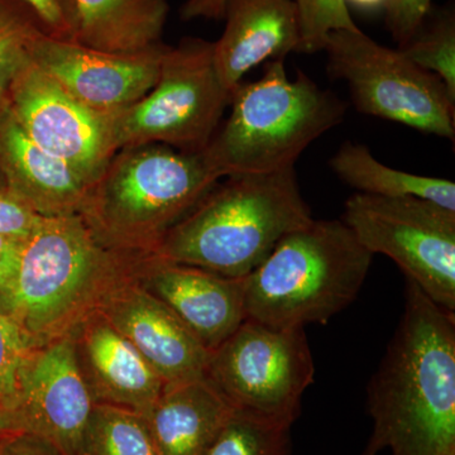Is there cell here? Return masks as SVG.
<instances>
[{
    "mask_svg": "<svg viewBox=\"0 0 455 455\" xmlns=\"http://www.w3.org/2000/svg\"><path fill=\"white\" fill-rule=\"evenodd\" d=\"M44 220L16 197L0 194V235L27 239Z\"/></svg>",
    "mask_w": 455,
    "mask_h": 455,
    "instance_id": "30",
    "label": "cell"
},
{
    "mask_svg": "<svg viewBox=\"0 0 455 455\" xmlns=\"http://www.w3.org/2000/svg\"><path fill=\"white\" fill-rule=\"evenodd\" d=\"M235 410L205 379L164 386L145 419L160 455H204Z\"/></svg>",
    "mask_w": 455,
    "mask_h": 455,
    "instance_id": "19",
    "label": "cell"
},
{
    "mask_svg": "<svg viewBox=\"0 0 455 455\" xmlns=\"http://www.w3.org/2000/svg\"><path fill=\"white\" fill-rule=\"evenodd\" d=\"M79 455H160L145 416L95 403Z\"/></svg>",
    "mask_w": 455,
    "mask_h": 455,
    "instance_id": "22",
    "label": "cell"
},
{
    "mask_svg": "<svg viewBox=\"0 0 455 455\" xmlns=\"http://www.w3.org/2000/svg\"><path fill=\"white\" fill-rule=\"evenodd\" d=\"M301 28V52L324 50L329 33L357 31L359 27L350 16L343 0H295Z\"/></svg>",
    "mask_w": 455,
    "mask_h": 455,
    "instance_id": "27",
    "label": "cell"
},
{
    "mask_svg": "<svg viewBox=\"0 0 455 455\" xmlns=\"http://www.w3.org/2000/svg\"><path fill=\"white\" fill-rule=\"evenodd\" d=\"M35 344L25 331L0 313V415L11 414L17 405L20 377ZM4 424V423H3Z\"/></svg>",
    "mask_w": 455,
    "mask_h": 455,
    "instance_id": "26",
    "label": "cell"
},
{
    "mask_svg": "<svg viewBox=\"0 0 455 455\" xmlns=\"http://www.w3.org/2000/svg\"><path fill=\"white\" fill-rule=\"evenodd\" d=\"M94 406L68 335L33 347L20 371L17 405L3 423L7 431L35 434L65 455H79Z\"/></svg>",
    "mask_w": 455,
    "mask_h": 455,
    "instance_id": "12",
    "label": "cell"
},
{
    "mask_svg": "<svg viewBox=\"0 0 455 455\" xmlns=\"http://www.w3.org/2000/svg\"><path fill=\"white\" fill-rule=\"evenodd\" d=\"M315 376L305 328L253 319L211 352L206 379L235 412L291 427Z\"/></svg>",
    "mask_w": 455,
    "mask_h": 455,
    "instance_id": "8",
    "label": "cell"
},
{
    "mask_svg": "<svg viewBox=\"0 0 455 455\" xmlns=\"http://www.w3.org/2000/svg\"><path fill=\"white\" fill-rule=\"evenodd\" d=\"M433 0H390L385 11L386 25L398 47L407 44L429 16Z\"/></svg>",
    "mask_w": 455,
    "mask_h": 455,
    "instance_id": "29",
    "label": "cell"
},
{
    "mask_svg": "<svg viewBox=\"0 0 455 455\" xmlns=\"http://www.w3.org/2000/svg\"><path fill=\"white\" fill-rule=\"evenodd\" d=\"M0 172L9 196L41 217L82 211L88 185L64 161L29 139L7 103L0 107Z\"/></svg>",
    "mask_w": 455,
    "mask_h": 455,
    "instance_id": "18",
    "label": "cell"
},
{
    "mask_svg": "<svg viewBox=\"0 0 455 455\" xmlns=\"http://www.w3.org/2000/svg\"><path fill=\"white\" fill-rule=\"evenodd\" d=\"M372 260L343 220H313L244 278L245 319L280 328L325 324L357 299Z\"/></svg>",
    "mask_w": 455,
    "mask_h": 455,
    "instance_id": "6",
    "label": "cell"
},
{
    "mask_svg": "<svg viewBox=\"0 0 455 455\" xmlns=\"http://www.w3.org/2000/svg\"><path fill=\"white\" fill-rule=\"evenodd\" d=\"M137 283L163 301L209 352L247 317L244 278L220 276L154 253L143 259Z\"/></svg>",
    "mask_w": 455,
    "mask_h": 455,
    "instance_id": "14",
    "label": "cell"
},
{
    "mask_svg": "<svg viewBox=\"0 0 455 455\" xmlns=\"http://www.w3.org/2000/svg\"><path fill=\"white\" fill-rule=\"evenodd\" d=\"M359 243L394 260L407 281L455 311V212L419 197L355 194L343 220Z\"/></svg>",
    "mask_w": 455,
    "mask_h": 455,
    "instance_id": "10",
    "label": "cell"
},
{
    "mask_svg": "<svg viewBox=\"0 0 455 455\" xmlns=\"http://www.w3.org/2000/svg\"><path fill=\"white\" fill-rule=\"evenodd\" d=\"M0 455H65L49 440L26 433L8 431L0 440Z\"/></svg>",
    "mask_w": 455,
    "mask_h": 455,
    "instance_id": "31",
    "label": "cell"
},
{
    "mask_svg": "<svg viewBox=\"0 0 455 455\" xmlns=\"http://www.w3.org/2000/svg\"><path fill=\"white\" fill-rule=\"evenodd\" d=\"M323 51L329 74L348 84L358 112L454 140L455 98L403 51L377 44L361 29L329 33Z\"/></svg>",
    "mask_w": 455,
    "mask_h": 455,
    "instance_id": "9",
    "label": "cell"
},
{
    "mask_svg": "<svg viewBox=\"0 0 455 455\" xmlns=\"http://www.w3.org/2000/svg\"><path fill=\"white\" fill-rule=\"evenodd\" d=\"M220 180L203 152L160 143L127 147L90 185L79 214L112 247L154 254Z\"/></svg>",
    "mask_w": 455,
    "mask_h": 455,
    "instance_id": "4",
    "label": "cell"
},
{
    "mask_svg": "<svg viewBox=\"0 0 455 455\" xmlns=\"http://www.w3.org/2000/svg\"><path fill=\"white\" fill-rule=\"evenodd\" d=\"M232 95L218 76L214 44L187 37L167 46L151 92L110 116L116 152L160 143L184 152H203L220 128Z\"/></svg>",
    "mask_w": 455,
    "mask_h": 455,
    "instance_id": "7",
    "label": "cell"
},
{
    "mask_svg": "<svg viewBox=\"0 0 455 455\" xmlns=\"http://www.w3.org/2000/svg\"><path fill=\"white\" fill-rule=\"evenodd\" d=\"M230 113L203 155L220 179L292 169L302 152L339 124L346 106L298 71L290 79L284 60L266 64L259 80L241 83Z\"/></svg>",
    "mask_w": 455,
    "mask_h": 455,
    "instance_id": "5",
    "label": "cell"
},
{
    "mask_svg": "<svg viewBox=\"0 0 455 455\" xmlns=\"http://www.w3.org/2000/svg\"><path fill=\"white\" fill-rule=\"evenodd\" d=\"M223 20L224 31L212 42L214 65L230 95L256 66L301 52L295 0H227Z\"/></svg>",
    "mask_w": 455,
    "mask_h": 455,
    "instance_id": "17",
    "label": "cell"
},
{
    "mask_svg": "<svg viewBox=\"0 0 455 455\" xmlns=\"http://www.w3.org/2000/svg\"><path fill=\"white\" fill-rule=\"evenodd\" d=\"M224 179L164 235L155 254L220 276L245 278L284 235L314 220L293 167Z\"/></svg>",
    "mask_w": 455,
    "mask_h": 455,
    "instance_id": "3",
    "label": "cell"
},
{
    "mask_svg": "<svg viewBox=\"0 0 455 455\" xmlns=\"http://www.w3.org/2000/svg\"><path fill=\"white\" fill-rule=\"evenodd\" d=\"M70 337L95 403L145 415L163 394L164 379L100 311L80 323Z\"/></svg>",
    "mask_w": 455,
    "mask_h": 455,
    "instance_id": "16",
    "label": "cell"
},
{
    "mask_svg": "<svg viewBox=\"0 0 455 455\" xmlns=\"http://www.w3.org/2000/svg\"><path fill=\"white\" fill-rule=\"evenodd\" d=\"M166 44L145 52L108 53L71 41L42 35L33 47V62L75 99L110 116L151 92L160 76Z\"/></svg>",
    "mask_w": 455,
    "mask_h": 455,
    "instance_id": "13",
    "label": "cell"
},
{
    "mask_svg": "<svg viewBox=\"0 0 455 455\" xmlns=\"http://www.w3.org/2000/svg\"><path fill=\"white\" fill-rule=\"evenodd\" d=\"M44 35L28 9L16 11L0 0V107L18 75L32 64L33 47Z\"/></svg>",
    "mask_w": 455,
    "mask_h": 455,
    "instance_id": "25",
    "label": "cell"
},
{
    "mask_svg": "<svg viewBox=\"0 0 455 455\" xmlns=\"http://www.w3.org/2000/svg\"><path fill=\"white\" fill-rule=\"evenodd\" d=\"M361 455H455V316L406 280L405 310L368 385Z\"/></svg>",
    "mask_w": 455,
    "mask_h": 455,
    "instance_id": "1",
    "label": "cell"
},
{
    "mask_svg": "<svg viewBox=\"0 0 455 455\" xmlns=\"http://www.w3.org/2000/svg\"><path fill=\"white\" fill-rule=\"evenodd\" d=\"M25 239L0 235V296L8 291L20 269Z\"/></svg>",
    "mask_w": 455,
    "mask_h": 455,
    "instance_id": "32",
    "label": "cell"
},
{
    "mask_svg": "<svg viewBox=\"0 0 455 455\" xmlns=\"http://www.w3.org/2000/svg\"><path fill=\"white\" fill-rule=\"evenodd\" d=\"M7 433L8 431L5 430L4 424H3L2 415H0V440H2L3 436Z\"/></svg>",
    "mask_w": 455,
    "mask_h": 455,
    "instance_id": "36",
    "label": "cell"
},
{
    "mask_svg": "<svg viewBox=\"0 0 455 455\" xmlns=\"http://www.w3.org/2000/svg\"><path fill=\"white\" fill-rule=\"evenodd\" d=\"M414 64L436 75L455 98V16L453 8L429 13L423 26L403 47Z\"/></svg>",
    "mask_w": 455,
    "mask_h": 455,
    "instance_id": "23",
    "label": "cell"
},
{
    "mask_svg": "<svg viewBox=\"0 0 455 455\" xmlns=\"http://www.w3.org/2000/svg\"><path fill=\"white\" fill-rule=\"evenodd\" d=\"M20 3L31 12L44 35L55 40L74 42L77 27L75 0H20Z\"/></svg>",
    "mask_w": 455,
    "mask_h": 455,
    "instance_id": "28",
    "label": "cell"
},
{
    "mask_svg": "<svg viewBox=\"0 0 455 455\" xmlns=\"http://www.w3.org/2000/svg\"><path fill=\"white\" fill-rule=\"evenodd\" d=\"M347 8L353 7L366 13H376L383 12L385 13L390 0H343Z\"/></svg>",
    "mask_w": 455,
    "mask_h": 455,
    "instance_id": "34",
    "label": "cell"
},
{
    "mask_svg": "<svg viewBox=\"0 0 455 455\" xmlns=\"http://www.w3.org/2000/svg\"><path fill=\"white\" fill-rule=\"evenodd\" d=\"M291 427L233 412L204 455H291Z\"/></svg>",
    "mask_w": 455,
    "mask_h": 455,
    "instance_id": "24",
    "label": "cell"
},
{
    "mask_svg": "<svg viewBox=\"0 0 455 455\" xmlns=\"http://www.w3.org/2000/svg\"><path fill=\"white\" fill-rule=\"evenodd\" d=\"M331 167L358 194L382 197H419L455 212L453 181L392 169L379 163L366 146L344 143L331 157Z\"/></svg>",
    "mask_w": 455,
    "mask_h": 455,
    "instance_id": "21",
    "label": "cell"
},
{
    "mask_svg": "<svg viewBox=\"0 0 455 455\" xmlns=\"http://www.w3.org/2000/svg\"><path fill=\"white\" fill-rule=\"evenodd\" d=\"M147 256L108 244L80 214L44 218L25 239L16 280L0 296V313L35 346L68 337L137 281Z\"/></svg>",
    "mask_w": 455,
    "mask_h": 455,
    "instance_id": "2",
    "label": "cell"
},
{
    "mask_svg": "<svg viewBox=\"0 0 455 455\" xmlns=\"http://www.w3.org/2000/svg\"><path fill=\"white\" fill-rule=\"evenodd\" d=\"M227 0H185L180 17L185 22L196 20H223Z\"/></svg>",
    "mask_w": 455,
    "mask_h": 455,
    "instance_id": "33",
    "label": "cell"
},
{
    "mask_svg": "<svg viewBox=\"0 0 455 455\" xmlns=\"http://www.w3.org/2000/svg\"><path fill=\"white\" fill-rule=\"evenodd\" d=\"M75 44L108 53L145 52L163 44L169 0H75Z\"/></svg>",
    "mask_w": 455,
    "mask_h": 455,
    "instance_id": "20",
    "label": "cell"
},
{
    "mask_svg": "<svg viewBox=\"0 0 455 455\" xmlns=\"http://www.w3.org/2000/svg\"><path fill=\"white\" fill-rule=\"evenodd\" d=\"M7 193V187H5L4 179H3L2 172H0V194Z\"/></svg>",
    "mask_w": 455,
    "mask_h": 455,
    "instance_id": "35",
    "label": "cell"
},
{
    "mask_svg": "<svg viewBox=\"0 0 455 455\" xmlns=\"http://www.w3.org/2000/svg\"><path fill=\"white\" fill-rule=\"evenodd\" d=\"M7 104L29 139L88 187L116 154L110 116L84 106L35 62L12 84Z\"/></svg>",
    "mask_w": 455,
    "mask_h": 455,
    "instance_id": "11",
    "label": "cell"
},
{
    "mask_svg": "<svg viewBox=\"0 0 455 455\" xmlns=\"http://www.w3.org/2000/svg\"><path fill=\"white\" fill-rule=\"evenodd\" d=\"M100 313L136 347L166 385L205 376L211 352L137 281L119 290Z\"/></svg>",
    "mask_w": 455,
    "mask_h": 455,
    "instance_id": "15",
    "label": "cell"
}]
</instances>
